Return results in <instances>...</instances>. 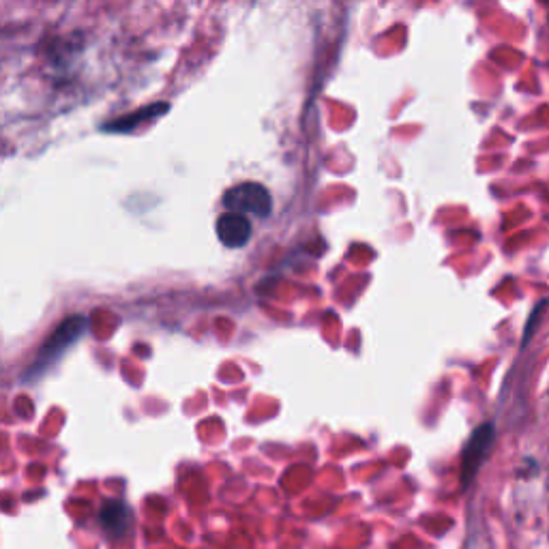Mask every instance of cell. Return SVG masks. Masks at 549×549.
Listing matches in <instances>:
<instances>
[{
	"label": "cell",
	"mask_w": 549,
	"mask_h": 549,
	"mask_svg": "<svg viewBox=\"0 0 549 549\" xmlns=\"http://www.w3.org/2000/svg\"><path fill=\"white\" fill-rule=\"evenodd\" d=\"M88 331V318L76 314L65 318L61 324L56 326V329L46 337L43 341L39 352L35 354V359L31 363V367L26 369L24 378L33 380L39 378L41 374H46L52 365H56L61 361V356L76 344V341Z\"/></svg>",
	"instance_id": "cell-1"
},
{
	"label": "cell",
	"mask_w": 549,
	"mask_h": 549,
	"mask_svg": "<svg viewBox=\"0 0 549 549\" xmlns=\"http://www.w3.org/2000/svg\"><path fill=\"white\" fill-rule=\"evenodd\" d=\"M547 305V301H543L541 305H537V307H534V311H532V316H530V320H528V329H526V335H524V346H526V341L530 339V335H532V331H534V322H537V316H541V309Z\"/></svg>",
	"instance_id": "cell-7"
},
{
	"label": "cell",
	"mask_w": 549,
	"mask_h": 549,
	"mask_svg": "<svg viewBox=\"0 0 549 549\" xmlns=\"http://www.w3.org/2000/svg\"><path fill=\"white\" fill-rule=\"evenodd\" d=\"M170 110L168 103H155V106H146V108H140L136 112H131L127 116H121V118H116L114 123H108L106 131H123V133H129L136 129L138 125H142L144 121H153V118L161 116V114H166Z\"/></svg>",
	"instance_id": "cell-5"
},
{
	"label": "cell",
	"mask_w": 549,
	"mask_h": 549,
	"mask_svg": "<svg viewBox=\"0 0 549 549\" xmlns=\"http://www.w3.org/2000/svg\"><path fill=\"white\" fill-rule=\"evenodd\" d=\"M494 442V425L483 423L477 432H474L466 444L464 455H462V487H468L470 481L477 477L479 468L487 459L489 449H492Z\"/></svg>",
	"instance_id": "cell-3"
},
{
	"label": "cell",
	"mask_w": 549,
	"mask_h": 549,
	"mask_svg": "<svg viewBox=\"0 0 549 549\" xmlns=\"http://www.w3.org/2000/svg\"><path fill=\"white\" fill-rule=\"evenodd\" d=\"M224 206L228 213L269 217L273 211V198L269 189L260 183H241L234 185L224 194Z\"/></svg>",
	"instance_id": "cell-2"
},
{
	"label": "cell",
	"mask_w": 549,
	"mask_h": 549,
	"mask_svg": "<svg viewBox=\"0 0 549 549\" xmlns=\"http://www.w3.org/2000/svg\"><path fill=\"white\" fill-rule=\"evenodd\" d=\"M101 526L110 537H123L129 528V511L123 502L110 500L106 507L101 509Z\"/></svg>",
	"instance_id": "cell-6"
},
{
	"label": "cell",
	"mask_w": 549,
	"mask_h": 549,
	"mask_svg": "<svg viewBox=\"0 0 549 549\" xmlns=\"http://www.w3.org/2000/svg\"><path fill=\"white\" fill-rule=\"evenodd\" d=\"M217 239L230 249L245 247L251 239V224L245 215L224 213L217 219Z\"/></svg>",
	"instance_id": "cell-4"
}]
</instances>
